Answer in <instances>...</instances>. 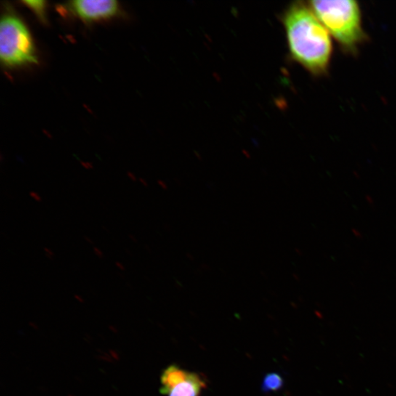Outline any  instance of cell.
I'll use <instances>...</instances> for the list:
<instances>
[{
	"mask_svg": "<svg viewBox=\"0 0 396 396\" xmlns=\"http://www.w3.org/2000/svg\"><path fill=\"white\" fill-rule=\"evenodd\" d=\"M283 23L293 60L312 74L326 73L333 53L331 37L310 6H291Z\"/></svg>",
	"mask_w": 396,
	"mask_h": 396,
	"instance_id": "1",
	"label": "cell"
},
{
	"mask_svg": "<svg viewBox=\"0 0 396 396\" xmlns=\"http://www.w3.org/2000/svg\"><path fill=\"white\" fill-rule=\"evenodd\" d=\"M310 7L346 52H354L365 41L361 11L356 1H312Z\"/></svg>",
	"mask_w": 396,
	"mask_h": 396,
	"instance_id": "2",
	"label": "cell"
},
{
	"mask_svg": "<svg viewBox=\"0 0 396 396\" xmlns=\"http://www.w3.org/2000/svg\"><path fill=\"white\" fill-rule=\"evenodd\" d=\"M0 58L9 67L37 62L31 35L23 22L15 16L6 15L2 19Z\"/></svg>",
	"mask_w": 396,
	"mask_h": 396,
	"instance_id": "3",
	"label": "cell"
},
{
	"mask_svg": "<svg viewBox=\"0 0 396 396\" xmlns=\"http://www.w3.org/2000/svg\"><path fill=\"white\" fill-rule=\"evenodd\" d=\"M73 12L87 22L113 17L118 10L115 0H78L70 3Z\"/></svg>",
	"mask_w": 396,
	"mask_h": 396,
	"instance_id": "4",
	"label": "cell"
},
{
	"mask_svg": "<svg viewBox=\"0 0 396 396\" xmlns=\"http://www.w3.org/2000/svg\"><path fill=\"white\" fill-rule=\"evenodd\" d=\"M192 373L182 369L178 365H169L162 373L160 392L163 395H168L176 385L189 379Z\"/></svg>",
	"mask_w": 396,
	"mask_h": 396,
	"instance_id": "5",
	"label": "cell"
},
{
	"mask_svg": "<svg viewBox=\"0 0 396 396\" xmlns=\"http://www.w3.org/2000/svg\"><path fill=\"white\" fill-rule=\"evenodd\" d=\"M205 380L196 373H192L190 377L176 385L169 396H200L202 389L206 387Z\"/></svg>",
	"mask_w": 396,
	"mask_h": 396,
	"instance_id": "6",
	"label": "cell"
},
{
	"mask_svg": "<svg viewBox=\"0 0 396 396\" xmlns=\"http://www.w3.org/2000/svg\"><path fill=\"white\" fill-rule=\"evenodd\" d=\"M283 386V379L279 373H269L264 376L261 389L265 393L280 390Z\"/></svg>",
	"mask_w": 396,
	"mask_h": 396,
	"instance_id": "7",
	"label": "cell"
},
{
	"mask_svg": "<svg viewBox=\"0 0 396 396\" xmlns=\"http://www.w3.org/2000/svg\"><path fill=\"white\" fill-rule=\"evenodd\" d=\"M23 3L26 5L27 7L33 10L38 17L41 19H45V8H46V2L44 1H32L27 0L23 1Z\"/></svg>",
	"mask_w": 396,
	"mask_h": 396,
	"instance_id": "8",
	"label": "cell"
},
{
	"mask_svg": "<svg viewBox=\"0 0 396 396\" xmlns=\"http://www.w3.org/2000/svg\"><path fill=\"white\" fill-rule=\"evenodd\" d=\"M29 195H30V196L31 197L33 200H35L36 202H38V203H41V202H42V198L40 196L39 194H38V192H34V191H31V192H30V193H29Z\"/></svg>",
	"mask_w": 396,
	"mask_h": 396,
	"instance_id": "9",
	"label": "cell"
},
{
	"mask_svg": "<svg viewBox=\"0 0 396 396\" xmlns=\"http://www.w3.org/2000/svg\"><path fill=\"white\" fill-rule=\"evenodd\" d=\"M43 250H44L45 254H46V257H47L48 259L50 260L54 259V254L52 250L49 249V248H46H46H44Z\"/></svg>",
	"mask_w": 396,
	"mask_h": 396,
	"instance_id": "10",
	"label": "cell"
},
{
	"mask_svg": "<svg viewBox=\"0 0 396 396\" xmlns=\"http://www.w3.org/2000/svg\"><path fill=\"white\" fill-rule=\"evenodd\" d=\"M94 251L96 256H98V257L100 258V259H103L104 253L102 251V250L99 249V248H96V247H94Z\"/></svg>",
	"mask_w": 396,
	"mask_h": 396,
	"instance_id": "11",
	"label": "cell"
},
{
	"mask_svg": "<svg viewBox=\"0 0 396 396\" xmlns=\"http://www.w3.org/2000/svg\"><path fill=\"white\" fill-rule=\"evenodd\" d=\"M115 266H116V267H118V269H120V270L121 271L125 270L124 265H123V264H122V263L121 262H118V261H117V262H115Z\"/></svg>",
	"mask_w": 396,
	"mask_h": 396,
	"instance_id": "12",
	"label": "cell"
},
{
	"mask_svg": "<svg viewBox=\"0 0 396 396\" xmlns=\"http://www.w3.org/2000/svg\"><path fill=\"white\" fill-rule=\"evenodd\" d=\"M127 176H128V177H129L130 179H131V181H137V178L135 177V176H134V175L133 174V173H127Z\"/></svg>",
	"mask_w": 396,
	"mask_h": 396,
	"instance_id": "13",
	"label": "cell"
},
{
	"mask_svg": "<svg viewBox=\"0 0 396 396\" xmlns=\"http://www.w3.org/2000/svg\"><path fill=\"white\" fill-rule=\"evenodd\" d=\"M84 239L85 240H86V241L88 242V243L91 244V245H93V244L94 243V241H93V240H91V239L90 238V237L86 236H86H84Z\"/></svg>",
	"mask_w": 396,
	"mask_h": 396,
	"instance_id": "14",
	"label": "cell"
},
{
	"mask_svg": "<svg viewBox=\"0 0 396 396\" xmlns=\"http://www.w3.org/2000/svg\"><path fill=\"white\" fill-rule=\"evenodd\" d=\"M129 237L130 240H131V241L134 242H137V238H136V237L134 236V235H132V234H130V235H129Z\"/></svg>",
	"mask_w": 396,
	"mask_h": 396,
	"instance_id": "15",
	"label": "cell"
},
{
	"mask_svg": "<svg viewBox=\"0 0 396 396\" xmlns=\"http://www.w3.org/2000/svg\"><path fill=\"white\" fill-rule=\"evenodd\" d=\"M139 181H140L141 184H142L144 187H147V183L146 181L144 180L143 179H139Z\"/></svg>",
	"mask_w": 396,
	"mask_h": 396,
	"instance_id": "16",
	"label": "cell"
},
{
	"mask_svg": "<svg viewBox=\"0 0 396 396\" xmlns=\"http://www.w3.org/2000/svg\"><path fill=\"white\" fill-rule=\"evenodd\" d=\"M159 184L163 188L166 189V184H165V182H163V181H159Z\"/></svg>",
	"mask_w": 396,
	"mask_h": 396,
	"instance_id": "17",
	"label": "cell"
},
{
	"mask_svg": "<svg viewBox=\"0 0 396 396\" xmlns=\"http://www.w3.org/2000/svg\"><path fill=\"white\" fill-rule=\"evenodd\" d=\"M84 166L86 167V168H91V166L89 164H85Z\"/></svg>",
	"mask_w": 396,
	"mask_h": 396,
	"instance_id": "18",
	"label": "cell"
},
{
	"mask_svg": "<svg viewBox=\"0 0 396 396\" xmlns=\"http://www.w3.org/2000/svg\"><path fill=\"white\" fill-rule=\"evenodd\" d=\"M102 227H103L104 230H107V231L108 232V230H107V227H104V226H102Z\"/></svg>",
	"mask_w": 396,
	"mask_h": 396,
	"instance_id": "19",
	"label": "cell"
},
{
	"mask_svg": "<svg viewBox=\"0 0 396 396\" xmlns=\"http://www.w3.org/2000/svg\"><path fill=\"white\" fill-rule=\"evenodd\" d=\"M126 252H127L128 254L131 255V251H130V250L129 251V250H126Z\"/></svg>",
	"mask_w": 396,
	"mask_h": 396,
	"instance_id": "20",
	"label": "cell"
}]
</instances>
